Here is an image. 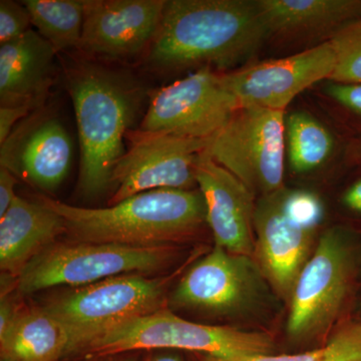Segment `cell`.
Wrapping results in <instances>:
<instances>
[{
    "label": "cell",
    "instance_id": "obj_1",
    "mask_svg": "<svg viewBox=\"0 0 361 361\" xmlns=\"http://www.w3.org/2000/svg\"><path fill=\"white\" fill-rule=\"evenodd\" d=\"M66 90L77 121L80 161L78 192L94 200L111 191V177L125 154L148 90L130 71L82 56L63 61Z\"/></svg>",
    "mask_w": 361,
    "mask_h": 361
},
{
    "label": "cell",
    "instance_id": "obj_2",
    "mask_svg": "<svg viewBox=\"0 0 361 361\" xmlns=\"http://www.w3.org/2000/svg\"><path fill=\"white\" fill-rule=\"evenodd\" d=\"M267 39L256 1L167 0L160 28L142 59L161 75L236 70Z\"/></svg>",
    "mask_w": 361,
    "mask_h": 361
},
{
    "label": "cell",
    "instance_id": "obj_3",
    "mask_svg": "<svg viewBox=\"0 0 361 361\" xmlns=\"http://www.w3.org/2000/svg\"><path fill=\"white\" fill-rule=\"evenodd\" d=\"M39 201L63 218L75 242L129 246L172 245L207 224L200 190L142 192L104 208L70 205L47 196Z\"/></svg>",
    "mask_w": 361,
    "mask_h": 361
},
{
    "label": "cell",
    "instance_id": "obj_4",
    "mask_svg": "<svg viewBox=\"0 0 361 361\" xmlns=\"http://www.w3.org/2000/svg\"><path fill=\"white\" fill-rule=\"evenodd\" d=\"M274 341L267 334L188 322L167 308L141 316L106 332L80 355L106 357L135 350H187L237 360L271 355Z\"/></svg>",
    "mask_w": 361,
    "mask_h": 361
},
{
    "label": "cell",
    "instance_id": "obj_5",
    "mask_svg": "<svg viewBox=\"0 0 361 361\" xmlns=\"http://www.w3.org/2000/svg\"><path fill=\"white\" fill-rule=\"evenodd\" d=\"M170 277L125 274L77 287L47 304V310L65 327L66 356L80 355L92 341L123 323L165 307Z\"/></svg>",
    "mask_w": 361,
    "mask_h": 361
},
{
    "label": "cell",
    "instance_id": "obj_6",
    "mask_svg": "<svg viewBox=\"0 0 361 361\" xmlns=\"http://www.w3.org/2000/svg\"><path fill=\"white\" fill-rule=\"evenodd\" d=\"M172 245L129 246L71 241L40 252L16 278V287L30 295L56 286H85L125 274H152L173 262Z\"/></svg>",
    "mask_w": 361,
    "mask_h": 361
},
{
    "label": "cell",
    "instance_id": "obj_7",
    "mask_svg": "<svg viewBox=\"0 0 361 361\" xmlns=\"http://www.w3.org/2000/svg\"><path fill=\"white\" fill-rule=\"evenodd\" d=\"M285 111L239 108L209 140L206 156L229 171L249 191L269 195L284 189Z\"/></svg>",
    "mask_w": 361,
    "mask_h": 361
},
{
    "label": "cell",
    "instance_id": "obj_8",
    "mask_svg": "<svg viewBox=\"0 0 361 361\" xmlns=\"http://www.w3.org/2000/svg\"><path fill=\"white\" fill-rule=\"evenodd\" d=\"M209 140L130 130L127 149L114 169L108 206L152 190H194L195 168Z\"/></svg>",
    "mask_w": 361,
    "mask_h": 361
},
{
    "label": "cell",
    "instance_id": "obj_9",
    "mask_svg": "<svg viewBox=\"0 0 361 361\" xmlns=\"http://www.w3.org/2000/svg\"><path fill=\"white\" fill-rule=\"evenodd\" d=\"M238 109L223 71L202 68L153 92L139 129L208 140Z\"/></svg>",
    "mask_w": 361,
    "mask_h": 361
},
{
    "label": "cell",
    "instance_id": "obj_10",
    "mask_svg": "<svg viewBox=\"0 0 361 361\" xmlns=\"http://www.w3.org/2000/svg\"><path fill=\"white\" fill-rule=\"evenodd\" d=\"M353 269L350 249L341 233L325 232L292 292L286 329L290 338L303 341L329 329L348 296Z\"/></svg>",
    "mask_w": 361,
    "mask_h": 361
},
{
    "label": "cell",
    "instance_id": "obj_11",
    "mask_svg": "<svg viewBox=\"0 0 361 361\" xmlns=\"http://www.w3.org/2000/svg\"><path fill=\"white\" fill-rule=\"evenodd\" d=\"M334 66L336 54L329 40L285 58L223 71V80L236 97L239 108L285 111L303 90L329 80Z\"/></svg>",
    "mask_w": 361,
    "mask_h": 361
},
{
    "label": "cell",
    "instance_id": "obj_12",
    "mask_svg": "<svg viewBox=\"0 0 361 361\" xmlns=\"http://www.w3.org/2000/svg\"><path fill=\"white\" fill-rule=\"evenodd\" d=\"M167 0H85L78 51L104 63L144 59L160 28Z\"/></svg>",
    "mask_w": 361,
    "mask_h": 361
},
{
    "label": "cell",
    "instance_id": "obj_13",
    "mask_svg": "<svg viewBox=\"0 0 361 361\" xmlns=\"http://www.w3.org/2000/svg\"><path fill=\"white\" fill-rule=\"evenodd\" d=\"M73 142L58 111L45 104L0 144V167L44 192L56 191L70 172Z\"/></svg>",
    "mask_w": 361,
    "mask_h": 361
},
{
    "label": "cell",
    "instance_id": "obj_14",
    "mask_svg": "<svg viewBox=\"0 0 361 361\" xmlns=\"http://www.w3.org/2000/svg\"><path fill=\"white\" fill-rule=\"evenodd\" d=\"M262 276L252 257L215 246L182 278L171 302L176 307L232 314L255 302Z\"/></svg>",
    "mask_w": 361,
    "mask_h": 361
},
{
    "label": "cell",
    "instance_id": "obj_15",
    "mask_svg": "<svg viewBox=\"0 0 361 361\" xmlns=\"http://www.w3.org/2000/svg\"><path fill=\"white\" fill-rule=\"evenodd\" d=\"M284 189L264 195L256 203L254 254L263 276L280 295L291 298L299 275L310 260L314 230L305 229L287 217L282 206Z\"/></svg>",
    "mask_w": 361,
    "mask_h": 361
},
{
    "label": "cell",
    "instance_id": "obj_16",
    "mask_svg": "<svg viewBox=\"0 0 361 361\" xmlns=\"http://www.w3.org/2000/svg\"><path fill=\"white\" fill-rule=\"evenodd\" d=\"M195 171L215 246L252 257L255 252V196L241 180L204 153Z\"/></svg>",
    "mask_w": 361,
    "mask_h": 361
},
{
    "label": "cell",
    "instance_id": "obj_17",
    "mask_svg": "<svg viewBox=\"0 0 361 361\" xmlns=\"http://www.w3.org/2000/svg\"><path fill=\"white\" fill-rule=\"evenodd\" d=\"M58 54L32 28L0 44V106H44L58 77Z\"/></svg>",
    "mask_w": 361,
    "mask_h": 361
},
{
    "label": "cell",
    "instance_id": "obj_18",
    "mask_svg": "<svg viewBox=\"0 0 361 361\" xmlns=\"http://www.w3.org/2000/svg\"><path fill=\"white\" fill-rule=\"evenodd\" d=\"M267 39L329 42L361 18V0H257Z\"/></svg>",
    "mask_w": 361,
    "mask_h": 361
},
{
    "label": "cell",
    "instance_id": "obj_19",
    "mask_svg": "<svg viewBox=\"0 0 361 361\" xmlns=\"http://www.w3.org/2000/svg\"><path fill=\"white\" fill-rule=\"evenodd\" d=\"M66 233L63 218L42 202L16 196L0 218V268L13 278Z\"/></svg>",
    "mask_w": 361,
    "mask_h": 361
},
{
    "label": "cell",
    "instance_id": "obj_20",
    "mask_svg": "<svg viewBox=\"0 0 361 361\" xmlns=\"http://www.w3.org/2000/svg\"><path fill=\"white\" fill-rule=\"evenodd\" d=\"M68 345L65 327L44 308L18 311L0 334V357L13 361H58Z\"/></svg>",
    "mask_w": 361,
    "mask_h": 361
},
{
    "label": "cell",
    "instance_id": "obj_21",
    "mask_svg": "<svg viewBox=\"0 0 361 361\" xmlns=\"http://www.w3.org/2000/svg\"><path fill=\"white\" fill-rule=\"evenodd\" d=\"M37 32L58 54L78 49L85 18V0L21 1Z\"/></svg>",
    "mask_w": 361,
    "mask_h": 361
},
{
    "label": "cell",
    "instance_id": "obj_22",
    "mask_svg": "<svg viewBox=\"0 0 361 361\" xmlns=\"http://www.w3.org/2000/svg\"><path fill=\"white\" fill-rule=\"evenodd\" d=\"M285 142L289 165L297 174L322 167L334 149L331 133L305 111H295L285 118Z\"/></svg>",
    "mask_w": 361,
    "mask_h": 361
},
{
    "label": "cell",
    "instance_id": "obj_23",
    "mask_svg": "<svg viewBox=\"0 0 361 361\" xmlns=\"http://www.w3.org/2000/svg\"><path fill=\"white\" fill-rule=\"evenodd\" d=\"M201 361H361V323H349L336 330L322 348L296 355H262L226 360L203 355Z\"/></svg>",
    "mask_w": 361,
    "mask_h": 361
},
{
    "label": "cell",
    "instance_id": "obj_24",
    "mask_svg": "<svg viewBox=\"0 0 361 361\" xmlns=\"http://www.w3.org/2000/svg\"><path fill=\"white\" fill-rule=\"evenodd\" d=\"M329 42L336 54L330 82L361 84V18L344 26Z\"/></svg>",
    "mask_w": 361,
    "mask_h": 361
},
{
    "label": "cell",
    "instance_id": "obj_25",
    "mask_svg": "<svg viewBox=\"0 0 361 361\" xmlns=\"http://www.w3.org/2000/svg\"><path fill=\"white\" fill-rule=\"evenodd\" d=\"M282 206L287 217L295 224L314 230L322 222L323 205L320 199L311 192L296 190L287 191L284 189Z\"/></svg>",
    "mask_w": 361,
    "mask_h": 361
},
{
    "label": "cell",
    "instance_id": "obj_26",
    "mask_svg": "<svg viewBox=\"0 0 361 361\" xmlns=\"http://www.w3.org/2000/svg\"><path fill=\"white\" fill-rule=\"evenodd\" d=\"M30 14L23 2L0 1V44L13 42L32 30Z\"/></svg>",
    "mask_w": 361,
    "mask_h": 361
},
{
    "label": "cell",
    "instance_id": "obj_27",
    "mask_svg": "<svg viewBox=\"0 0 361 361\" xmlns=\"http://www.w3.org/2000/svg\"><path fill=\"white\" fill-rule=\"evenodd\" d=\"M325 92L337 104L361 118V84L330 82Z\"/></svg>",
    "mask_w": 361,
    "mask_h": 361
},
{
    "label": "cell",
    "instance_id": "obj_28",
    "mask_svg": "<svg viewBox=\"0 0 361 361\" xmlns=\"http://www.w3.org/2000/svg\"><path fill=\"white\" fill-rule=\"evenodd\" d=\"M32 111L28 106H0V144Z\"/></svg>",
    "mask_w": 361,
    "mask_h": 361
},
{
    "label": "cell",
    "instance_id": "obj_29",
    "mask_svg": "<svg viewBox=\"0 0 361 361\" xmlns=\"http://www.w3.org/2000/svg\"><path fill=\"white\" fill-rule=\"evenodd\" d=\"M18 183L16 177L6 168L0 167V218L4 217L18 195L14 187Z\"/></svg>",
    "mask_w": 361,
    "mask_h": 361
},
{
    "label": "cell",
    "instance_id": "obj_30",
    "mask_svg": "<svg viewBox=\"0 0 361 361\" xmlns=\"http://www.w3.org/2000/svg\"><path fill=\"white\" fill-rule=\"evenodd\" d=\"M18 311L14 307L13 301L7 299L6 296L1 295L0 303V334L6 331L9 325L13 323L14 318L18 315Z\"/></svg>",
    "mask_w": 361,
    "mask_h": 361
},
{
    "label": "cell",
    "instance_id": "obj_31",
    "mask_svg": "<svg viewBox=\"0 0 361 361\" xmlns=\"http://www.w3.org/2000/svg\"><path fill=\"white\" fill-rule=\"evenodd\" d=\"M343 203L350 210L361 213V179L356 180L344 193Z\"/></svg>",
    "mask_w": 361,
    "mask_h": 361
},
{
    "label": "cell",
    "instance_id": "obj_32",
    "mask_svg": "<svg viewBox=\"0 0 361 361\" xmlns=\"http://www.w3.org/2000/svg\"><path fill=\"white\" fill-rule=\"evenodd\" d=\"M149 361H183L180 355L173 353H157Z\"/></svg>",
    "mask_w": 361,
    "mask_h": 361
},
{
    "label": "cell",
    "instance_id": "obj_33",
    "mask_svg": "<svg viewBox=\"0 0 361 361\" xmlns=\"http://www.w3.org/2000/svg\"><path fill=\"white\" fill-rule=\"evenodd\" d=\"M115 361H140V360H133V358H127V360H115Z\"/></svg>",
    "mask_w": 361,
    "mask_h": 361
},
{
    "label": "cell",
    "instance_id": "obj_34",
    "mask_svg": "<svg viewBox=\"0 0 361 361\" xmlns=\"http://www.w3.org/2000/svg\"><path fill=\"white\" fill-rule=\"evenodd\" d=\"M0 361H13V360H8V358L0 357Z\"/></svg>",
    "mask_w": 361,
    "mask_h": 361
},
{
    "label": "cell",
    "instance_id": "obj_35",
    "mask_svg": "<svg viewBox=\"0 0 361 361\" xmlns=\"http://www.w3.org/2000/svg\"><path fill=\"white\" fill-rule=\"evenodd\" d=\"M360 158H361V153H360Z\"/></svg>",
    "mask_w": 361,
    "mask_h": 361
}]
</instances>
